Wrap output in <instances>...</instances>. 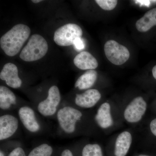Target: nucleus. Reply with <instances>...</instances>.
Instances as JSON below:
<instances>
[{
    "label": "nucleus",
    "instance_id": "obj_1",
    "mask_svg": "<svg viewBox=\"0 0 156 156\" xmlns=\"http://www.w3.org/2000/svg\"><path fill=\"white\" fill-rule=\"evenodd\" d=\"M30 34V28L27 26L23 24L15 25L1 37V48L8 56H15L21 50Z\"/></svg>",
    "mask_w": 156,
    "mask_h": 156
},
{
    "label": "nucleus",
    "instance_id": "obj_2",
    "mask_svg": "<svg viewBox=\"0 0 156 156\" xmlns=\"http://www.w3.org/2000/svg\"><path fill=\"white\" fill-rule=\"evenodd\" d=\"M48 49L46 40L40 35L34 34L30 37L27 44L21 51L20 57L24 61H37L45 56Z\"/></svg>",
    "mask_w": 156,
    "mask_h": 156
},
{
    "label": "nucleus",
    "instance_id": "obj_3",
    "mask_svg": "<svg viewBox=\"0 0 156 156\" xmlns=\"http://www.w3.org/2000/svg\"><path fill=\"white\" fill-rule=\"evenodd\" d=\"M83 114L80 111L70 106L59 108L56 113L58 125L66 134H72L75 131L76 123L80 121Z\"/></svg>",
    "mask_w": 156,
    "mask_h": 156
},
{
    "label": "nucleus",
    "instance_id": "obj_4",
    "mask_svg": "<svg viewBox=\"0 0 156 156\" xmlns=\"http://www.w3.org/2000/svg\"><path fill=\"white\" fill-rule=\"evenodd\" d=\"M83 30L79 25L75 23H67L62 26L54 33L53 40L56 44L61 47L73 45L77 38L82 37Z\"/></svg>",
    "mask_w": 156,
    "mask_h": 156
},
{
    "label": "nucleus",
    "instance_id": "obj_5",
    "mask_svg": "<svg viewBox=\"0 0 156 156\" xmlns=\"http://www.w3.org/2000/svg\"><path fill=\"white\" fill-rule=\"evenodd\" d=\"M61 100V95L58 87L53 86L48 90L47 98L40 101L38 104L37 110L43 116H52L58 111Z\"/></svg>",
    "mask_w": 156,
    "mask_h": 156
},
{
    "label": "nucleus",
    "instance_id": "obj_6",
    "mask_svg": "<svg viewBox=\"0 0 156 156\" xmlns=\"http://www.w3.org/2000/svg\"><path fill=\"white\" fill-rule=\"evenodd\" d=\"M104 51L109 61L115 65L124 64L130 57L128 49L114 40H109L105 43Z\"/></svg>",
    "mask_w": 156,
    "mask_h": 156
},
{
    "label": "nucleus",
    "instance_id": "obj_7",
    "mask_svg": "<svg viewBox=\"0 0 156 156\" xmlns=\"http://www.w3.org/2000/svg\"><path fill=\"white\" fill-rule=\"evenodd\" d=\"M146 109V102L142 97L138 96L127 106L124 112V117L128 122H137L142 119Z\"/></svg>",
    "mask_w": 156,
    "mask_h": 156
},
{
    "label": "nucleus",
    "instance_id": "obj_8",
    "mask_svg": "<svg viewBox=\"0 0 156 156\" xmlns=\"http://www.w3.org/2000/svg\"><path fill=\"white\" fill-rule=\"evenodd\" d=\"M18 115L20 122L27 131L30 133H36L41 130V125L35 112L30 107L23 106L20 108Z\"/></svg>",
    "mask_w": 156,
    "mask_h": 156
},
{
    "label": "nucleus",
    "instance_id": "obj_9",
    "mask_svg": "<svg viewBox=\"0 0 156 156\" xmlns=\"http://www.w3.org/2000/svg\"><path fill=\"white\" fill-rule=\"evenodd\" d=\"M19 120L13 115L5 114L0 117V140L10 138L19 128Z\"/></svg>",
    "mask_w": 156,
    "mask_h": 156
},
{
    "label": "nucleus",
    "instance_id": "obj_10",
    "mask_svg": "<svg viewBox=\"0 0 156 156\" xmlns=\"http://www.w3.org/2000/svg\"><path fill=\"white\" fill-rule=\"evenodd\" d=\"M0 79L13 89H18L22 85V81L18 76V69L13 63H8L4 65L0 73Z\"/></svg>",
    "mask_w": 156,
    "mask_h": 156
},
{
    "label": "nucleus",
    "instance_id": "obj_11",
    "mask_svg": "<svg viewBox=\"0 0 156 156\" xmlns=\"http://www.w3.org/2000/svg\"><path fill=\"white\" fill-rule=\"evenodd\" d=\"M101 98L100 92L95 89H89L80 94H76L75 102L77 106L89 108L95 106Z\"/></svg>",
    "mask_w": 156,
    "mask_h": 156
},
{
    "label": "nucleus",
    "instance_id": "obj_12",
    "mask_svg": "<svg viewBox=\"0 0 156 156\" xmlns=\"http://www.w3.org/2000/svg\"><path fill=\"white\" fill-rule=\"evenodd\" d=\"M73 62L77 67L82 70H93L98 66L96 58L87 51H82L77 54Z\"/></svg>",
    "mask_w": 156,
    "mask_h": 156
},
{
    "label": "nucleus",
    "instance_id": "obj_13",
    "mask_svg": "<svg viewBox=\"0 0 156 156\" xmlns=\"http://www.w3.org/2000/svg\"><path fill=\"white\" fill-rule=\"evenodd\" d=\"M95 120L101 128H108L112 126L113 122L111 114V107L108 103L105 102L101 105L95 115Z\"/></svg>",
    "mask_w": 156,
    "mask_h": 156
},
{
    "label": "nucleus",
    "instance_id": "obj_14",
    "mask_svg": "<svg viewBox=\"0 0 156 156\" xmlns=\"http://www.w3.org/2000/svg\"><path fill=\"white\" fill-rule=\"evenodd\" d=\"M132 136L128 131L122 132L117 137L115 145V156H126L131 147Z\"/></svg>",
    "mask_w": 156,
    "mask_h": 156
},
{
    "label": "nucleus",
    "instance_id": "obj_15",
    "mask_svg": "<svg viewBox=\"0 0 156 156\" xmlns=\"http://www.w3.org/2000/svg\"><path fill=\"white\" fill-rule=\"evenodd\" d=\"M156 25V8L148 11L136 23V27L140 32H146Z\"/></svg>",
    "mask_w": 156,
    "mask_h": 156
},
{
    "label": "nucleus",
    "instance_id": "obj_16",
    "mask_svg": "<svg viewBox=\"0 0 156 156\" xmlns=\"http://www.w3.org/2000/svg\"><path fill=\"white\" fill-rule=\"evenodd\" d=\"M17 103L16 95L8 87L0 86V108L2 110L10 109Z\"/></svg>",
    "mask_w": 156,
    "mask_h": 156
},
{
    "label": "nucleus",
    "instance_id": "obj_17",
    "mask_svg": "<svg viewBox=\"0 0 156 156\" xmlns=\"http://www.w3.org/2000/svg\"><path fill=\"white\" fill-rule=\"evenodd\" d=\"M97 72L89 70L78 78L75 84V87L80 90H85L91 88L97 79Z\"/></svg>",
    "mask_w": 156,
    "mask_h": 156
},
{
    "label": "nucleus",
    "instance_id": "obj_18",
    "mask_svg": "<svg viewBox=\"0 0 156 156\" xmlns=\"http://www.w3.org/2000/svg\"><path fill=\"white\" fill-rule=\"evenodd\" d=\"M53 148L47 143H43L33 149L27 156H51Z\"/></svg>",
    "mask_w": 156,
    "mask_h": 156
},
{
    "label": "nucleus",
    "instance_id": "obj_19",
    "mask_svg": "<svg viewBox=\"0 0 156 156\" xmlns=\"http://www.w3.org/2000/svg\"><path fill=\"white\" fill-rule=\"evenodd\" d=\"M82 156H103L101 147L96 144L85 145L82 151Z\"/></svg>",
    "mask_w": 156,
    "mask_h": 156
},
{
    "label": "nucleus",
    "instance_id": "obj_20",
    "mask_svg": "<svg viewBox=\"0 0 156 156\" xmlns=\"http://www.w3.org/2000/svg\"><path fill=\"white\" fill-rule=\"evenodd\" d=\"M95 2L101 8L105 11H112L117 6L116 0H96Z\"/></svg>",
    "mask_w": 156,
    "mask_h": 156
},
{
    "label": "nucleus",
    "instance_id": "obj_21",
    "mask_svg": "<svg viewBox=\"0 0 156 156\" xmlns=\"http://www.w3.org/2000/svg\"><path fill=\"white\" fill-rule=\"evenodd\" d=\"M74 47L76 50L80 51L83 50L85 48V44L84 40L82 37L77 38L74 42Z\"/></svg>",
    "mask_w": 156,
    "mask_h": 156
},
{
    "label": "nucleus",
    "instance_id": "obj_22",
    "mask_svg": "<svg viewBox=\"0 0 156 156\" xmlns=\"http://www.w3.org/2000/svg\"><path fill=\"white\" fill-rule=\"evenodd\" d=\"M8 156H27L23 149L20 147H15L11 151Z\"/></svg>",
    "mask_w": 156,
    "mask_h": 156
},
{
    "label": "nucleus",
    "instance_id": "obj_23",
    "mask_svg": "<svg viewBox=\"0 0 156 156\" xmlns=\"http://www.w3.org/2000/svg\"><path fill=\"white\" fill-rule=\"evenodd\" d=\"M150 129L152 134L156 136V119L152 120L151 122Z\"/></svg>",
    "mask_w": 156,
    "mask_h": 156
},
{
    "label": "nucleus",
    "instance_id": "obj_24",
    "mask_svg": "<svg viewBox=\"0 0 156 156\" xmlns=\"http://www.w3.org/2000/svg\"><path fill=\"white\" fill-rule=\"evenodd\" d=\"M61 156H74L72 152L68 149H66L62 151Z\"/></svg>",
    "mask_w": 156,
    "mask_h": 156
},
{
    "label": "nucleus",
    "instance_id": "obj_25",
    "mask_svg": "<svg viewBox=\"0 0 156 156\" xmlns=\"http://www.w3.org/2000/svg\"><path fill=\"white\" fill-rule=\"evenodd\" d=\"M136 3H139L141 5L149 6L150 5L151 1H134Z\"/></svg>",
    "mask_w": 156,
    "mask_h": 156
},
{
    "label": "nucleus",
    "instance_id": "obj_26",
    "mask_svg": "<svg viewBox=\"0 0 156 156\" xmlns=\"http://www.w3.org/2000/svg\"><path fill=\"white\" fill-rule=\"evenodd\" d=\"M152 72L153 76L154 78L156 80V65L153 68Z\"/></svg>",
    "mask_w": 156,
    "mask_h": 156
},
{
    "label": "nucleus",
    "instance_id": "obj_27",
    "mask_svg": "<svg viewBox=\"0 0 156 156\" xmlns=\"http://www.w3.org/2000/svg\"><path fill=\"white\" fill-rule=\"evenodd\" d=\"M42 1H41V0H32V2L34 3H36V4H37V3L41 2Z\"/></svg>",
    "mask_w": 156,
    "mask_h": 156
},
{
    "label": "nucleus",
    "instance_id": "obj_28",
    "mask_svg": "<svg viewBox=\"0 0 156 156\" xmlns=\"http://www.w3.org/2000/svg\"><path fill=\"white\" fill-rule=\"evenodd\" d=\"M0 156H5V154L3 152V151L2 150H1V152H0Z\"/></svg>",
    "mask_w": 156,
    "mask_h": 156
},
{
    "label": "nucleus",
    "instance_id": "obj_29",
    "mask_svg": "<svg viewBox=\"0 0 156 156\" xmlns=\"http://www.w3.org/2000/svg\"><path fill=\"white\" fill-rule=\"evenodd\" d=\"M136 156H150L146 155L141 154V155H140Z\"/></svg>",
    "mask_w": 156,
    "mask_h": 156
}]
</instances>
